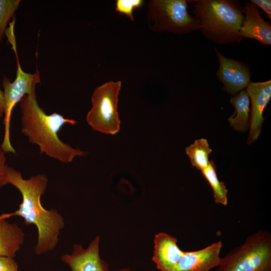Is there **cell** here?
<instances>
[{
	"label": "cell",
	"instance_id": "8fae6325",
	"mask_svg": "<svg viewBox=\"0 0 271 271\" xmlns=\"http://www.w3.org/2000/svg\"><path fill=\"white\" fill-rule=\"evenodd\" d=\"M221 241L200 250L184 251L174 271H209L221 262Z\"/></svg>",
	"mask_w": 271,
	"mask_h": 271
},
{
	"label": "cell",
	"instance_id": "e0dca14e",
	"mask_svg": "<svg viewBox=\"0 0 271 271\" xmlns=\"http://www.w3.org/2000/svg\"><path fill=\"white\" fill-rule=\"evenodd\" d=\"M201 173L212 188L215 202L226 206L228 201V190L224 182L220 181L218 178L216 166L213 160L210 161L208 167L201 171Z\"/></svg>",
	"mask_w": 271,
	"mask_h": 271
},
{
	"label": "cell",
	"instance_id": "603a6c76",
	"mask_svg": "<svg viewBox=\"0 0 271 271\" xmlns=\"http://www.w3.org/2000/svg\"><path fill=\"white\" fill-rule=\"evenodd\" d=\"M5 111V97L3 91L0 89V118L4 116Z\"/></svg>",
	"mask_w": 271,
	"mask_h": 271
},
{
	"label": "cell",
	"instance_id": "ba28073f",
	"mask_svg": "<svg viewBox=\"0 0 271 271\" xmlns=\"http://www.w3.org/2000/svg\"><path fill=\"white\" fill-rule=\"evenodd\" d=\"M214 51L219 61L216 77L223 84L222 89L233 96L245 89L251 82L248 66L242 62L226 58L215 47Z\"/></svg>",
	"mask_w": 271,
	"mask_h": 271
},
{
	"label": "cell",
	"instance_id": "30bf717a",
	"mask_svg": "<svg viewBox=\"0 0 271 271\" xmlns=\"http://www.w3.org/2000/svg\"><path fill=\"white\" fill-rule=\"evenodd\" d=\"M99 242L100 238L97 236L86 249L81 244H74L72 253L63 255L62 261L71 271H109L107 263L99 255Z\"/></svg>",
	"mask_w": 271,
	"mask_h": 271
},
{
	"label": "cell",
	"instance_id": "52a82bcc",
	"mask_svg": "<svg viewBox=\"0 0 271 271\" xmlns=\"http://www.w3.org/2000/svg\"><path fill=\"white\" fill-rule=\"evenodd\" d=\"M187 1L152 0L148 5V18L151 29L168 31L176 34L198 31V24L187 11Z\"/></svg>",
	"mask_w": 271,
	"mask_h": 271
},
{
	"label": "cell",
	"instance_id": "7402d4cb",
	"mask_svg": "<svg viewBox=\"0 0 271 271\" xmlns=\"http://www.w3.org/2000/svg\"><path fill=\"white\" fill-rule=\"evenodd\" d=\"M5 154L0 145V184L4 180L9 167L7 164Z\"/></svg>",
	"mask_w": 271,
	"mask_h": 271
},
{
	"label": "cell",
	"instance_id": "277c9868",
	"mask_svg": "<svg viewBox=\"0 0 271 271\" xmlns=\"http://www.w3.org/2000/svg\"><path fill=\"white\" fill-rule=\"evenodd\" d=\"M215 271H271V235L259 231L221 258Z\"/></svg>",
	"mask_w": 271,
	"mask_h": 271
},
{
	"label": "cell",
	"instance_id": "44dd1931",
	"mask_svg": "<svg viewBox=\"0 0 271 271\" xmlns=\"http://www.w3.org/2000/svg\"><path fill=\"white\" fill-rule=\"evenodd\" d=\"M250 3L257 8H260L265 13L269 19L271 20L270 0H250Z\"/></svg>",
	"mask_w": 271,
	"mask_h": 271
},
{
	"label": "cell",
	"instance_id": "4fadbf2b",
	"mask_svg": "<svg viewBox=\"0 0 271 271\" xmlns=\"http://www.w3.org/2000/svg\"><path fill=\"white\" fill-rule=\"evenodd\" d=\"M244 20L239 35L241 38L256 40L263 45H271V26L260 16L258 8L251 3L243 7Z\"/></svg>",
	"mask_w": 271,
	"mask_h": 271
},
{
	"label": "cell",
	"instance_id": "ffe728a7",
	"mask_svg": "<svg viewBox=\"0 0 271 271\" xmlns=\"http://www.w3.org/2000/svg\"><path fill=\"white\" fill-rule=\"evenodd\" d=\"M0 271H19L14 258L0 255Z\"/></svg>",
	"mask_w": 271,
	"mask_h": 271
},
{
	"label": "cell",
	"instance_id": "8992f818",
	"mask_svg": "<svg viewBox=\"0 0 271 271\" xmlns=\"http://www.w3.org/2000/svg\"><path fill=\"white\" fill-rule=\"evenodd\" d=\"M7 35L15 53L17 69L16 78L13 82L5 76L3 79L5 111L3 122L4 136L1 146L6 153L16 154L15 150L11 144L10 139L12 113L16 105L20 102L24 96L35 91L36 85L41 83V77L38 70L34 73H29L22 69L18 56L14 32H10Z\"/></svg>",
	"mask_w": 271,
	"mask_h": 271
},
{
	"label": "cell",
	"instance_id": "6da1fadb",
	"mask_svg": "<svg viewBox=\"0 0 271 271\" xmlns=\"http://www.w3.org/2000/svg\"><path fill=\"white\" fill-rule=\"evenodd\" d=\"M48 181L46 176L42 174L25 179L21 172L9 167L0 184V187L8 184L13 185L22 196V202L18 209L0 215V220L20 216L24 219L25 225H35L38 230V240L34 249L38 255L55 248L65 224L63 217L57 210H47L41 203V197L45 192Z\"/></svg>",
	"mask_w": 271,
	"mask_h": 271
},
{
	"label": "cell",
	"instance_id": "3957f363",
	"mask_svg": "<svg viewBox=\"0 0 271 271\" xmlns=\"http://www.w3.org/2000/svg\"><path fill=\"white\" fill-rule=\"evenodd\" d=\"M193 14L199 31L213 42L224 45L239 43L244 20L243 7L235 0H195Z\"/></svg>",
	"mask_w": 271,
	"mask_h": 271
},
{
	"label": "cell",
	"instance_id": "ac0fdd59",
	"mask_svg": "<svg viewBox=\"0 0 271 271\" xmlns=\"http://www.w3.org/2000/svg\"><path fill=\"white\" fill-rule=\"evenodd\" d=\"M21 2L20 0H0V43L7 29L8 24Z\"/></svg>",
	"mask_w": 271,
	"mask_h": 271
},
{
	"label": "cell",
	"instance_id": "5bb4252c",
	"mask_svg": "<svg viewBox=\"0 0 271 271\" xmlns=\"http://www.w3.org/2000/svg\"><path fill=\"white\" fill-rule=\"evenodd\" d=\"M24 238L23 230L16 223L0 220V255L14 258Z\"/></svg>",
	"mask_w": 271,
	"mask_h": 271
},
{
	"label": "cell",
	"instance_id": "7c38bea8",
	"mask_svg": "<svg viewBox=\"0 0 271 271\" xmlns=\"http://www.w3.org/2000/svg\"><path fill=\"white\" fill-rule=\"evenodd\" d=\"M183 252L174 236L164 232L155 235L152 260L160 271H174Z\"/></svg>",
	"mask_w": 271,
	"mask_h": 271
},
{
	"label": "cell",
	"instance_id": "d6986e66",
	"mask_svg": "<svg viewBox=\"0 0 271 271\" xmlns=\"http://www.w3.org/2000/svg\"><path fill=\"white\" fill-rule=\"evenodd\" d=\"M144 3L143 0H117L115 2V10L117 12L125 15L131 21H133V11L141 7Z\"/></svg>",
	"mask_w": 271,
	"mask_h": 271
},
{
	"label": "cell",
	"instance_id": "9c48e42d",
	"mask_svg": "<svg viewBox=\"0 0 271 271\" xmlns=\"http://www.w3.org/2000/svg\"><path fill=\"white\" fill-rule=\"evenodd\" d=\"M250 100L249 132L247 144L250 145L259 136L265 118L263 113L271 99L270 80L252 82L246 88Z\"/></svg>",
	"mask_w": 271,
	"mask_h": 271
},
{
	"label": "cell",
	"instance_id": "9a60e30c",
	"mask_svg": "<svg viewBox=\"0 0 271 271\" xmlns=\"http://www.w3.org/2000/svg\"><path fill=\"white\" fill-rule=\"evenodd\" d=\"M230 103L234 107L235 111L228 120L234 129L245 132L249 129L250 100L245 89L242 90L230 98Z\"/></svg>",
	"mask_w": 271,
	"mask_h": 271
},
{
	"label": "cell",
	"instance_id": "2e32d148",
	"mask_svg": "<svg viewBox=\"0 0 271 271\" xmlns=\"http://www.w3.org/2000/svg\"><path fill=\"white\" fill-rule=\"evenodd\" d=\"M212 152L207 140L203 138L196 140L185 149L192 166L201 171L209 165V156Z\"/></svg>",
	"mask_w": 271,
	"mask_h": 271
},
{
	"label": "cell",
	"instance_id": "7a4b0ae2",
	"mask_svg": "<svg viewBox=\"0 0 271 271\" xmlns=\"http://www.w3.org/2000/svg\"><path fill=\"white\" fill-rule=\"evenodd\" d=\"M20 106L21 132L31 144L39 146L40 154L63 163H69L76 157L87 155V152L72 148L59 138L58 132L65 124L73 125L77 121L58 113L47 114L39 106L35 91L24 96Z\"/></svg>",
	"mask_w": 271,
	"mask_h": 271
},
{
	"label": "cell",
	"instance_id": "d4e9b609",
	"mask_svg": "<svg viewBox=\"0 0 271 271\" xmlns=\"http://www.w3.org/2000/svg\"><path fill=\"white\" fill-rule=\"evenodd\" d=\"M0 49H1V47H0Z\"/></svg>",
	"mask_w": 271,
	"mask_h": 271
},
{
	"label": "cell",
	"instance_id": "5b68a950",
	"mask_svg": "<svg viewBox=\"0 0 271 271\" xmlns=\"http://www.w3.org/2000/svg\"><path fill=\"white\" fill-rule=\"evenodd\" d=\"M120 81H109L98 86L91 96L92 106L86 115V122L95 131L116 134L120 128L117 111Z\"/></svg>",
	"mask_w": 271,
	"mask_h": 271
},
{
	"label": "cell",
	"instance_id": "cb8c5ba5",
	"mask_svg": "<svg viewBox=\"0 0 271 271\" xmlns=\"http://www.w3.org/2000/svg\"><path fill=\"white\" fill-rule=\"evenodd\" d=\"M109 271L110 270H109ZM113 271H130V270L129 268L127 267V268H122L119 270H113Z\"/></svg>",
	"mask_w": 271,
	"mask_h": 271
}]
</instances>
